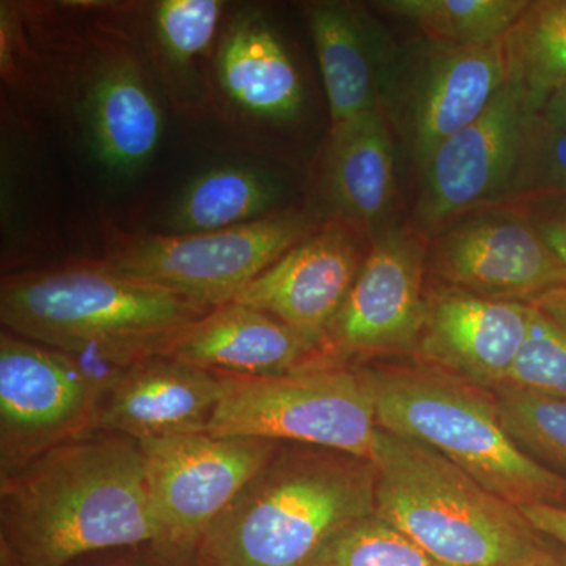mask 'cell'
I'll use <instances>...</instances> for the list:
<instances>
[{
	"instance_id": "6da1fadb",
	"label": "cell",
	"mask_w": 566,
	"mask_h": 566,
	"mask_svg": "<svg viewBox=\"0 0 566 566\" xmlns=\"http://www.w3.org/2000/svg\"><path fill=\"white\" fill-rule=\"evenodd\" d=\"M139 441L88 431L0 476V566L159 543Z\"/></svg>"
},
{
	"instance_id": "7a4b0ae2",
	"label": "cell",
	"mask_w": 566,
	"mask_h": 566,
	"mask_svg": "<svg viewBox=\"0 0 566 566\" xmlns=\"http://www.w3.org/2000/svg\"><path fill=\"white\" fill-rule=\"evenodd\" d=\"M376 512L374 465L282 442L200 538L196 566H308L338 531Z\"/></svg>"
},
{
	"instance_id": "3957f363",
	"label": "cell",
	"mask_w": 566,
	"mask_h": 566,
	"mask_svg": "<svg viewBox=\"0 0 566 566\" xmlns=\"http://www.w3.org/2000/svg\"><path fill=\"white\" fill-rule=\"evenodd\" d=\"M211 311L103 263L17 275L0 290V319L9 333L117 368L161 356Z\"/></svg>"
},
{
	"instance_id": "277c9868",
	"label": "cell",
	"mask_w": 566,
	"mask_h": 566,
	"mask_svg": "<svg viewBox=\"0 0 566 566\" xmlns=\"http://www.w3.org/2000/svg\"><path fill=\"white\" fill-rule=\"evenodd\" d=\"M376 513L442 566H536L551 539L431 447L379 431Z\"/></svg>"
},
{
	"instance_id": "5b68a950",
	"label": "cell",
	"mask_w": 566,
	"mask_h": 566,
	"mask_svg": "<svg viewBox=\"0 0 566 566\" xmlns=\"http://www.w3.org/2000/svg\"><path fill=\"white\" fill-rule=\"evenodd\" d=\"M360 371L379 428L431 447L510 504L566 509V476L539 464L513 441L493 392L433 365Z\"/></svg>"
},
{
	"instance_id": "8992f818",
	"label": "cell",
	"mask_w": 566,
	"mask_h": 566,
	"mask_svg": "<svg viewBox=\"0 0 566 566\" xmlns=\"http://www.w3.org/2000/svg\"><path fill=\"white\" fill-rule=\"evenodd\" d=\"M379 431L363 371L324 359L266 378L226 376L203 433L318 447L371 464Z\"/></svg>"
},
{
	"instance_id": "52a82bcc",
	"label": "cell",
	"mask_w": 566,
	"mask_h": 566,
	"mask_svg": "<svg viewBox=\"0 0 566 566\" xmlns=\"http://www.w3.org/2000/svg\"><path fill=\"white\" fill-rule=\"evenodd\" d=\"M120 368L0 335V476L95 431L99 403Z\"/></svg>"
},
{
	"instance_id": "ba28073f",
	"label": "cell",
	"mask_w": 566,
	"mask_h": 566,
	"mask_svg": "<svg viewBox=\"0 0 566 566\" xmlns=\"http://www.w3.org/2000/svg\"><path fill=\"white\" fill-rule=\"evenodd\" d=\"M314 232L315 223L303 212H273L212 232L142 238L103 264L114 273L216 308L232 303L249 283Z\"/></svg>"
},
{
	"instance_id": "9c48e42d",
	"label": "cell",
	"mask_w": 566,
	"mask_h": 566,
	"mask_svg": "<svg viewBox=\"0 0 566 566\" xmlns=\"http://www.w3.org/2000/svg\"><path fill=\"white\" fill-rule=\"evenodd\" d=\"M505 84L502 40L455 46L423 36L397 44L382 84L381 111L422 170L436 148L475 122Z\"/></svg>"
},
{
	"instance_id": "30bf717a",
	"label": "cell",
	"mask_w": 566,
	"mask_h": 566,
	"mask_svg": "<svg viewBox=\"0 0 566 566\" xmlns=\"http://www.w3.org/2000/svg\"><path fill=\"white\" fill-rule=\"evenodd\" d=\"M158 545L193 556L200 538L232 505L282 442L186 433L139 441Z\"/></svg>"
},
{
	"instance_id": "8fae6325",
	"label": "cell",
	"mask_w": 566,
	"mask_h": 566,
	"mask_svg": "<svg viewBox=\"0 0 566 566\" xmlns=\"http://www.w3.org/2000/svg\"><path fill=\"white\" fill-rule=\"evenodd\" d=\"M427 273L442 285L506 303L531 304L566 289V263L516 203L471 212L431 237Z\"/></svg>"
},
{
	"instance_id": "7c38bea8",
	"label": "cell",
	"mask_w": 566,
	"mask_h": 566,
	"mask_svg": "<svg viewBox=\"0 0 566 566\" xmlns=\"http://www.w3.org/2000/svg\"><path fill=\"white\" fill-rule=\"evenodd\" d=\"M506 82L486 111L442 142L420 178L411 226L427 240L458 219L505 202L528 115Z\"/></svg>"
},
{
	"instance_id": "4fadbf2b",
	"label": "cell",
	"mask_w": 566,
	"mask_h": 566,
	"mask_svg": "<svg viewBox=\"0 0 566 566\" xmlns=\"http://www.w3.org/2000/svg\"><path fill=\"white\" fill-rule=\"evenodd\" d=\"M428 240L411 223L370 241L363 268L324 338L331 357L416 349L424 318Z\"/></svg>"
},
{
	"instance_id": "5bb4252c",
	"label": "cell",
	"mask_w": 566,
	"mask_h": 566,
	"mask_svg": "<svg viewBox=\"0 0 566 566\" xmlns=\"http://www.w3.org/2000/svg\"><path fill=\"white\" fill-rule=\"evenodd\" d=\"M365 238L349 223H326L249 283L232 303L274 316L324 348L327 329L370 249Z\"/></svg>"
},
{
	"instance_id": "9a60e30c",
	"label": "cell",
	"mask_w": 566,
	"mask_h": 566,
	"mask_svg": "<svg viewBox=\"0 0 566 566\" xmlns=\"http://www.w3.org/2000/svg\"><path fill=\"white\" fill-rule=\"evenodd\" d=\"M528 304L441 285L424 296L416 349L427 363L485 390L505 385L528 331Z\"/></svg>"
},
{
	"instance_id": "2e32d148",
	"label": "cell",
	"mask_w": 566,
	"mask_h": 566,
	"mask_svg": "<svg viewBox=\"0 0 566 566\" xmlns=\"http://www.w3.org/2000/svg\"><path fill=\"white\" fill-rule=\"evenodd\" d=\"M226 376L166 356H151L126 368L107 387L95 430L144 441L203 433L221 401Z\"/></svg>"
},
{
	"instance_id": "e0dca14e",
	"label": "cell",
	"mask_w": 566,
	"mask_h": 566,
	"mask_svg": "<svg viewBox=\"0 0 566 566\" xmlns=\"http://www.w3.org/2000/svg\"><path fill=\"white\" fill-rule=\"evenodd\" d=\"M161 356L237 378H266L334 359L305 335L274 316L229 303L186 327Z\"/></svg>"
},
{
	"instance_id": "ac0fdd59",
	"label": "cell",
	"mask_w": 566,
	"mask_h": 566,
	"mask_svg": "<svg viewBox=\"0 0 566 566\" xmlns=\"http://www.w3.org/2000/svg\"><path fill=\"white\" fill-rule=\"evenodd\" d=\"M305 13L333 128L381 109L382 84L398 43L356 3L314 2Z\"/></svg>"
},
{
	"instance_id": "d6986e66",
	"label": "cell",
	"mask_w": 566,
	"mask_h": 566,
	"mask_svg": "<svg viewBox=\"0 0 566 566\" xmlns=\"http://www.w3.org/2000/svg\"><path fill=\"white\" fill-rule=\"evenodd\" d=\"M324 193L337 221L367 234L392 226L397 181L395 142L385 112L376 109L333 128Z\"/></svg>"
},
{
	"instance_id": "ffe728a7",
	"label": "cell",
	"mask_w": 566,
	"mask_h": 566,
	"mask_svg": "<svg viewBox=\"0 0 566 566\" xmlns=\"http://www.w3.org/2000/svg\"><path fill=\"white\" fill-rule=\"evenodd\" d=\"M218 80L234 106L270 122L300 114L303 80L282 40L256 11L238 14L218 52Z\"/></svg>"
},
{
	"instance_id": "44dd1931",
	"label": "cell",
	"mask_w": 566,
	"mask_h": 566,
	"mask_svg": "<svg viewBox=\"0 0 566 566\" xmlns=\"http://www.w3.org/2000/svg\"><path fill=\"white\" fill-rule=\"evenodd\" d=\"M87 120L96 158L115 174L136 172L161 142V107L129 59L99 71L88 91Z\"/></svg>"
},
{
	"instance_id": "7402d4cb",
	"label": "cell",
	"mask_w": 566,
	"mask_h": 566,
	"mask_svg": "<svg viewBox=\"0 0 566 566\" xmlns=\"http://www.w3.org/2000/svg\"><path fill=\"white\" fill-rule=\"evenodd\" d=\"M281 186L262 170L221 166L188 182L170 212L174 234L212 232L271 214Z\"/></svg>"
},
{
	"instance_id": "603a6c76",
	"label": "cell",
	"mask_w": 566,
	"mask_h": 566,
	"mask_svg": "<svg viewBox=\"0 0 566 566\" xmlns=\"http://www.w3.org/2000/svg\"><path fill=\"white\" fill-rule=\"evenodd\" d=\"M502 43L506 82L538 114L566 85V0H528Z\"/></svg>"
},
{
	"instance_id": "cb8c5ba5",
	"label": "cell",
	"mask_w": 566,
	"mask_h": 566,
	"mask_svg": "<svg viewBox=\"0 0 566 566\" xmlns=\"http://www.w3.org/2000/svg\"><path fill=\"white\" fill-rule=\"evenodd\" d=\"M528 0H382L378 10L415 24L424 39L455 46L501 41Z\"/></svg>"
},
{
	"instance_id": "d4e9b609",
	"label": "cell",
	"mask_w": 566,
	"mask_h": 566,
	"mask_svg": "<svg viewBox=\"0 0 566 566\" xmlns=\"http://www.w3.org/2000/svg\"><path fill=\"white\" fill-rule=\"evenodd\" d=\"M528 311L526 342L502 387L566 398V289L538 297Z\"/></svg>"
},
{
	"instance_id": "484cf974",
	"label": "cell",
	"mask_w": 566,
	"mask_h": 566,
	"mask_svg": "<svg viewBox=\"0 0 566 566\" xmlns=\"http://www.w3.org/2000/svg\"><path fill=\"white\" fill-rule=\"evenodd\" d=\"M505 430L528 457L566 476V398L499 387L493 390Z\"/></svg>"
},
{
	"instance_id": "4316f807",
	"label": "cell",
	"mask_w": 566,
	"mask_h": 566,
	"mask_svg": "<svg viewBox=\"0 0 566 566\" xmlns=\"http://www.w3.org/2000/svg\"><path fill=\"white\" fill-rule=\"evenodd\" d=\"M308 566H442L378 513L338 531Z\"/></svg>"
},
{
	"instance_id": "83f0119b",
	"label": "cell",
	"mask_w": 566,
	"mask_h": 566,
	"mask_svg": "<svg viewBox=\"0 0 566 566\" xmlns=\"http://www.w3.org/2000/svg\"><path fill=\"white\" fill-rule=\"evenodd\" d=\"M549 197L566 199V129L538 112L528 115L504 203Z\"/></svg>"
},
{
	"instance_id": "f1b7e54d",
	"label": "cell",
	"mask_w": 566,
	"mask_h": 566,
	"mask_svg": "<svg viewBox=\"0 0 566 566\" xmlns=\"http://www.w3.org/2000/svg\"><path fill=\"white\" fill-rule=\"evenodd\" d=\"M219 0H163L156 6V31L167 54L188 63L211 46L221 21Z\"/></svg>"
},
{
	"instance_id": "f546056e",
	"label": "cell",
	"mask_w": 566,
	"mask_h": 566,
	"mask_svg": "<svg viewBox=\"0 0 566 566\" xmlns=\"http://www.w3.org/2000/svg\"><path fill=\"white\" fill-rule=\"evenodd\" d=\"M70 566H196L193 556L158 545L115 547L77 558Z\"/></svg>"
},
{
	"instance_id": "4dcf8cb0",
	"label": "cell",
	"mask_w": 566,
	"mask_h": 566,
	"mask_svg": "<svg viewBox=\"0 0 566 566\" xmlns=\"http://www.w3.org/2000/svg\"><path fill=\"white\" fill-rule=\"evenodd\" d=\"M521 205L542 234L543 240L566 263V199H532Z\"/></svg>"
},
{
	"instance_id": "1f68e13d",
	"label": "cell",
	"mask_w": 566,
	"mask_h": 566,
	"mask_svg": "<svg viewBox=\"0 0 566 566\" xmlns=\"http://www.w3.org/2000/svg\"><path fill=\"white\" fill-rule=\"evenodd\" d=\"M517 509L535 531L551 542L566 547V509L564 506L523 505Z\"/></svg>"
},
{
	"instance_id": "d6a6232c",
	"label": "cell",
	"mask_w": 566,
	"mask_h": 566,
	"mask_svg": "<svg viewBox=\"0 0 566 566\" xmlns=\"http://www.w3.org/2000/svg\"><path fill=\"white\" fill-rule=\"evenodd\" d=\"M539 114L557 128L566 129V85L547 99Z\"/></svg>"
},
{
	"instance_id": "836d02e7",
	"label": "cell",
	"mask_w": 566,
	"mask_h": 566,
	"mask_svg": "<svg viewBox=\"0 0 566 566\" xmlns=\"http://www.w3.org/2000/svg\"><path fill=\"white\" fill-rule=\"evenodd\" d=\"M536 566H566V547L551 542L549 551Z\"/></svg>"
}]
</instances>
